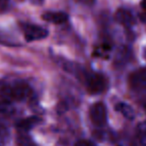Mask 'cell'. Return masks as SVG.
Segmentation results:
<instances>
[{
  "label": "cell",
  "mask_w": 146,
  "mask_h": 146,
  "mask_svg": "<svg viewBox=\"0 0 146 146\" xmlns=\"http://www.w3.org/2000/svg\"><path fill=\"white\" fill-rule=\"evenodd\" d=\"M90 119L92 120L94 125L96 126H104L107 121V111L106 107L103 103L98 102L90 107Z\"/></svg>",
  "instance_id": "cell-3"
},
{
  "label": "cell",
  "mask_w": 146,
  "mask_h": 146,
  "mask_svg": "<svg viewBox=\"0 0 146 146\" xmlns=\"http://www.w3.org/2000/svg\"><path fill=\"white\" fill-rule=\"evenodd\" d=\"M142 20H143V21H145V22H146V12L144 13L143 15H142Z\"/></svg>",
  "instance_id": "cell-14"
},
{
  "label": "cell",
  "mask_w": 146,
  "mask_h": 146,
  "mask_svg": "<svg viewBox=\"0 0 146 146\" xmlns=\"http://www.w3.org/2000/svg\"><path fill=\"white\" fill-rule=\"evenodd\" d=\"M42 18L45 21L54 23V24H61L66 22L68 19V15L65 12H46L42 15Z\"/></svg>",
  "instance_id": "cell-7"
},
{
  "label": "cell",
  "mask_w": 146,
  "mask_h": 146,
  "mask_svg": "<svg viewBox=\"0 0 146 146\" xmlns=\"http://www.w3.org/2000/svg\"><path fill=\"white\" fill-rule=\"evenodd\" d=\"M8 139V131L3 125L0 124V146H4Z\"/></svg>",
  "instance_id": "cell-11"
},
{
  "label": "cell",
  "mask_w": 146,
  "mask_h": 146,
  "mask_svg": "<svg viewBox=\"0 0 146 146\" xmlns=\"http://www.w3.org/2000/svg\"><path fill=\"white\" fill-rule=\"evenodd\" d=\"M30 93V88L25 83H15L14 85H5L0 89V97L5 101L23 100Z\"/></svg>",
  "instance_id": "cell-1"
},
{
  "label": "cell",
  "mask_w": 146,
  "mask_h": 146,
  "mask_svg": "<svg viewBox=\"0 0 146 146\" xmlns=\"http://www.w3.org/2000/svg\"><path fill=\"white\" fill-rule=\"evenodd\" d=\"M38 121H39L38 118L29 117V118H26V119H23V120H21V121H19L18 124H17V126H18L19 129L27 131V130H29L32 127H34Z\"/></svg>",
  "instance_id": "cell-9"
},
{
  "label": "cell",
  "mask_w": 146,
  "mask_h": 146,
  "mask_svg": "<svg viewBox=\"0 0 146 146\" xmlns=\"http://www.w3.org/2000/svg\"><path fill=\"white\" fill-rule=\"evenodd\" d=\"M130 85L135 89H146V69H140L130 75Z\"/></svg>",
  "instance_id": "cell-5"
},
{
  "label": "cell",
  "mask_w": 146,
  "mask_h": 146,
  "mask_svg": "<svg viewBox=\"0 0 146 146\" xmlns=\"http://www.w3.org/2000/svg\"><path fill=\"white\" fill-rule=\"evenodd\" d=\"M115 109L117 110L118 112L122 114L124 117L128 118V119H133L134 118V110L133 108L130 105L126 103H118L117 105L115 106Z\"/></svg>",
  "instance_id": "cell-8"
},
{
  "label": "cell",
  "mask_w": 146,
  "mask_h": 146,
  "mask_svg": "<svg viewBox=\"0 0 146 146\" xmlns=\"http://www.w3.org/2000/svg\"><path fill=\"white\" fill-rule=\"evenodd\" d=\"M138 137L143 145H146V124L141 123L138 126Z\"/></svg>",
  "instance_id": "cell-10"
},
{
  "label": "cell",
  "mask_w": 146,
  "mask_h": 146,
  "mask_svg": "<svg viewBox=\"0 0 146 146\" xmlns=\"http://www.w3.org/2000/svg\"><path fill=\"white\" fill-rule=\"evenodd\" d=\"M84 81L88 91L92 94L101 93L106 88V80L101 74L95 72L86 73L84 76Z\"/></svg>",
  "instance_id": "cell-2"
},
{
  "label": "cell",
  "mask_w": 146,
  "mask_h": 146,
  "mask_svg": "<svg viewBox=\"0 0 146 146\" xmlns=\"http://www.w3.org/2000/svg\"><path fill=\"white\" fill-rule=\"evenodd\" d=\"M24 35L27 41H35L43 39L48 35V31L36 25H25Z\"/></svg>",
  "instance_id": "cell-4"
},
{
  "label": "cell",
  "mask_w": 146,
  "mask_h": 146,
  "mask_svg": "<svg viewBox=\"0 0 146 146\" xmlns=\"http://www.w3.org/2000/svg\"><path fill=\"white\" fill-rule=\"evenodd\" d=\"M74 146H94V144L88 141V140H79V141L76 142Z\"/></svg>",
  "instance_id": "cell-12"
},
{
  "label": "cell",
  "mask_w": 146,
  "mask_h": 146,
  "mask_svg": "<svg viewBox=\"0 0 146 146\" xmlns=\"http://www.w3.org/2000/svg\"><path fill=\"white\" fill-rule=\"evenodd\" d=\"M141 6H142V8H143L144 10L146 11V0H142V2H141Z\"/></svg>",
  "instance_id": "cell-13"
},
{
  "label": "cell",
  "mask_w": 146,
  "mask_h": 146,
  "mask_svg": "<svg viewBox=\"0 0 146 146\" xmlns=\"http://www.w3.org/2000/svg\"><path fill=\"white\" fill-rule=\"evenodd\" d=\"M115 19L124 26H131L135 22L132 13L126 9H118L117 12L115 13Z\"/></svg>",
  "instance_id": "cell-6"
}]
</instances>
